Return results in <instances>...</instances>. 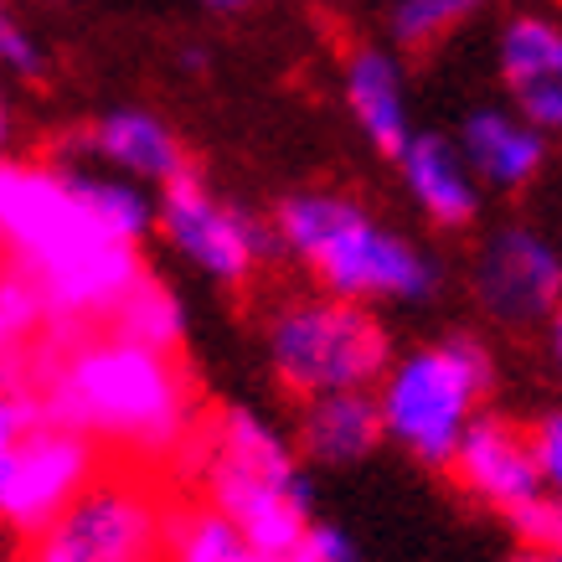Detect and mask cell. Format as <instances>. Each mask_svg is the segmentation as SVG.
<instances>
[{
    "label": "cell",
    "instance_id": "cell-1",
    "mask_svg": "<svg viewBox=\"0 0 562 562\" xmlns=\"http://www.w3.org/2000/svg\"><path fill=\"white\" fill-rule=\"evenodd\" d=\"M0 254L32 273L57 325H109L124 294L145 279L135 243L88 217L63 166H26L0 155Z\"/></svg>",
    "mask_w": 562,
    "mask_h": 562
},
{
    "label": "cell",
    "instance_id": "cell-2",
    "mask_svg": "<svg viewBox=\"0 0 562 562\" xmlns=\"http://www.w3.org/2000/svg\"><path fill=\"white\" fill-rule=\"evenodd\" d=\"M42 403L52 418L139 460H166L187 449L196 428V392L181 351L120 336L114 325L83 330L52 357Z\"/></svg>",
    "mask_w": 562,
    "mask_h": 562
},
{
    "label": "cell",
    "instance_id": "cell-3",
    "mask_svg": "<svg viewBox=\"0 0 562 562\" xmlns=\"http://www.w3.org/2000/svg\"><path fill=\"white\" fill-rule=\"evenodd\" d=\"M273 238L321 290L357 305H428L443 290V263L403 227L367 212L346 191H294L273 212Z\"/></svg>",
    "mask_w": 562,
    "mask_h": 562
},
{
    "label": "cell",
    "instance_id": "cell-4",
    "mask_svg": "<svg viewBox=\"0 0 562 562\" xmlns=\"http://www.w3.org/2000/svg\"><path fill=\"white\" fill-rule=\"evenodd\" d=\"M206 506H217L269 562H290L315 527V480L290 428L254 408H222L202 434Z\"/></svg>",
    "mask_w": 562,
    "mask_h": 562
},
{
    "label": "cell",
    "instance_id": "cell-5",
    "mask_svg": "<svg viewBox=\"0 0 562 562\" xmlns=\"http://www.w3.org/2000/svg\"><path fill=\"white\" fill-rule=\"evenodd\" d=\"M491 392L495 351L485 336L449 330V336L408 346L387 361V372L376 382L387 443L424 470H449L464 434L480 424Z\"/></svg>",
    "mask_w": 562,
    "mask_h": 562
},
{
    "label": "cell",
    "instance_id": "cell-6",
    "mask_svg": "<svg viewBox=\"0 0 562 562\" xmlns=\"http://www.w3.org/2000/svg\"><path fill=\"white\" fill-rule=\"evenodd\" d=\"M392 357L397 351H392V336L376 321V310L341 300L321 284L300 294H279L263 310V361L294 403L321 397V392L376 387Z\"/></svg>",
    "mask_w": 562,
    "mask_h": 562
},
{
    "label": "cell",
    "instance_id": "cell-7",
    "mask_svg": "<svg viewBox=\"0 0 562 562\" xmlns=\"http://www.w3.org/2000/svg\"><path fill=\"white\" fill-rule=\"evenodd\" d=\"M171 516L135 475H99L21 562H166Z\"/></svg>",
    "mask_w": 562,
    "mask_h": 562
},
{
    "label": "cell",
    "instance_id": "cell-8",
    "mask_svg": "<svg viewBox=\"0 0 562 562\" xmlns=\"http://www.w3.org/2000/svg\"><path fill=\"white\" fill-rule=\"evenodd\" d=\"M166 248L181 263L222 284V290H238L248 284L263 258L279 248L273 227L263 217H254L248 206L227 202L222 191H212L196 171H181L176 181L160 187V227H155Z\"/></svg>",
    "mask_w": 562,
    "mask_h": 562
},
{
    "label": "cell",
    "instance_id": "cell-9",
    "mask_svg": "<svg viewBox=\"0 0 562 562\" xmlns=\"http://www.w3.org/2000/svg\"><path fill=\"white\" fill-rule=\"evenodd\" d=\"M99 480V439L63 418L42 424L0 454V531L36 542Z\"/></svg>",
    "mask_w": 562,
    "mask_h": 562
},
{
    "label": "cell",
    "instance_id": "cell-10",
    "mask_svg": "<svg viewBox=\"0 0 562 562\" xmlns=\"http://www.w3.org/2000/svg\"><path fill=\"white\" fill-rule=\"evenodd\" d=\"M470 294L501 330L547 325L562 305V243L531 222H501L470 258Z\"/></svg>",
    "mask_w": 562,
    "mask_h": 562
},
{
    "label": "cell",
    "instance_id": "cell-11",
    "mask_svg": "<svg viewBox=\"0 0 562 562\" xmlns=\"http://www.w3.org/2000/svg\"><path fill=\"white\" fill-rule=\"evenodd\" d=\"M449 475L460 480V491L475 506L501 516L506 527H521L547 501V480L542 464H537V449H531V428H516L501 413H480V424L464 434Z\"/></svg>",
    "mask_w": 562,
    "mask_h": 562
},
{
    "label": "cell",
    "instance_id": "cell-12",
    "mask_svg": "<svg viewBox=\"0 0 562 562\" xmlns=\"http://www.w3.org/2000/svg\"><path fill=\"white\" fill-rule=\"evenodd\" d=\"M63 155L68 160H93L103 171H120L155 191L166 181H176L181 171H191L181 135L160 114H150V109H109L88 130H78Z\"/></svg>",
    "mask_w": 562,
    "mask_h": 562
},
{
    "label": "cell",
    "instance_id": "cell-13",
    "mask_svg": "<svg viewBox=\"0 0 562 562\" xmlns=\"http://www.w3.org/2000/svg\"><path fill=\"white\" fill-rule=\"evenodd\" d=\"M501 88L521 120L562 135V26L547 16H512L495 36Z\"/></svg>",
    "mask_w": 562,
    "mask_h": 562
},
{
    "label": "cell",
    "instance_id": "cell-14",
    "mask_svg": "<svg viewBox=\"0 0 562 562\" xmlns=\"http://www.w3.org/2000/svg\"><path fill=\"white\" fill-rule=\"evenodd\" d=\"M470 171L480 176L485 191H501V196H521L542 181L547 155H552V135L537 130L531 120H521L512 103H485V109H470L454 130Z\"/></svg>",
    "mask_w": 562,
    "mask_h": 562
},
{
    "label": "cell",
    "instance_id": "cell-15",
    "mask_svg": "<svg viewBox=\"0 0 562 562\" xmlns=\"http://www.w3.org/2000/svg\"><path fill=\"white\" fill-rule=\"evenodd\" d=\"M397 176H403L408 202L418 206L439 233H464V227L480 222L485 187H480V176L470 171V160H464L454 135L418 130V135L403 145V155H397Z\"/></svg>",
    "mask_w": 562,
    "mask_h": 562
},
{
    "label": "cell",
    "instance_id": "cell-16",
    "mask_svg": "<svg viewBox=\"0 0 562 562\" xmlns=\"http://www.w3.org/2000/svg\"><path fill=\"white\" fill-rule=\"evenodd\" d=\"M341 99L351 124L361 130V139L376 155H387V160H397L403 145L418 135L408 103V72L376 42H361V47H351L341 57Z\"/></svg>",
    "mask_w": 562,
    "mask_h": 562
},
{
    "label": "cell",
    "instance_id": "cell-17",
    "mask_svg": "<svg viewBox=\"0 0 562 562\" xmlns=\"http://www.w3.org/2000/svg\"><path fill=\"white\" fill-rule=\"evenodd\" d=\"M290 434L300 454L321 470H351L367 464L387 443L382 408H376V387L357 392H321V397H300L290 418Z\"/></svg>",
    "mask_w": 562,
    "mask_h": 562
},
{
    "label": "cell",
    "instance_id": "cell-18",
    "mask_svg": "<svg viewBox=\"0 0 562 562\" xmlns=\"http://www.w3.org/2000/svg\"><path fill=\"white\" fill-rule=\"evenodd\" d=\"M63 171H68L78 202L88 206V217L99 222L103 233H114L120 243H145L160 227V191L150 196L145 181H130L120 171H103L93 160H68L63 155Z\"/></svg>",
    "mask_w": 562,
    "mask_h": 562
},
{
    "label": "cell",
    "instance_id": "cell-19",
    "mask_svg": "<svg viewBox=\"0 0 562 562\" xmlns=\"http://www.w3.org/2000/svg\"><path fill=\"white\" fill-rule=\"evenodd\" d=\"M166 562H269L217 506H191L171 516Z\"/></svg>",
    "mask_w": 562,
    "mask_h": 562
},
{
    "label": "cell",
    "instance_id": "cell-20",
    "mask_svg": "<svg viewBox=\"0 0 562 562\" xmlns=\"http://www.w3.org/2000/svg\"><path fill=\"white\" fill-rule=\"evenodd\" d=\"M114 330L120 336H135L145 346H160V351H181L187 341V305L171 284H160L155 273H145L135 290L124 294V305L114 310Z\"/></svg>",
    "mask_w": 562,
    "mask_h": 562
},
{
    "label": "cell",
    "instance_id": "cell-21",
    "mask_svg": "<svg viewBox=\"0 0 562 562\" xmlns=\"http://www.w3.org/2000/svg\"><path fill=\"white\" fill-rule=\"evenodd\" d=\"M485 0H397L387 16V32L397 47H434L443 36H454L464 21H475Z\"/></svg>",
    "mask_w": 562,
    "mask_h": 562
},
{
    "label": "cell",
    "instance_id": "cell-22",
    "mask_svg": "<svg viewBox=\"0 0 562 562\" xmlns=\"http://www.w3.org/2000/svg\"><path fill=\"white\" fill-rule=\"evenodd\" d=\"M47 325H57V315H52L42 284L21 269H0V336L26 351Z\"/></svg>",
    "mask_w": 562,
    "mask_h": 562
},
{
    "label": "cell",
    "instance_id": "cell-23",
    "mask_svg": "<svg viewBox=\"0 0 562 562\" xmlns=\"http://www.w3.org/2000/svg\"><path fill=\"white\" fill-rule=\"evenodd\" d=\"M0 72L26 78V83L47 72V52L32 36V26L16 16V0H0Z\"/></svg>",
    "mask_w": 562,
    "mask_h": 562
},
{
    "label": "cell",
    "instance_id": "cell-24",
    "mask_svg": "<svg viewBox=\"0 0 562 562\" xmlns=\"http://www.w3.org/2000/svg\"><path fill=\"white\" fill-rule=\"evenodd\" d=\"M47 418V403L36 397V392H26V387H0V454L5 449H16L26 434H32L36 424Z\"/></svg>",
    "mask_w": 562,
    "mask_h": 562
},
{
    "label": "cell",
    "instance_id": "cell-25",
    "mask_svg": "<svg viewBox=\"0 0 562 562\" xmlns=\"http://www.w3.org/2000/svg\"><path fill=\"white\" fill-rule=\"evenodd\" d=\"M290 562H361V547L341 521L315 516V527L305 531V542H300V552H294Z\"/></svg>",
    "mask_w": 562,
    "mask_h": 562
},
{
    "label": "cell",
    "instance_id": "cell-26",
    "mask_svg": "<svg viewBox=\"0 0 562 562\" xmlns=\"http://www.w3.org/2000/svg\"><path fill=\"white\" fill-rule=\"evenodd\" d=\"M531 449H537V464H542L547 495L562 501V408H547L537 424H531Z\"/></svg>",
    "mask_w": 562,
    "mask_h": 562
},
{
    "label": "cell",
    "instance_id": "cell-27",
    "mask_svg": "<svg viewBox=\"0 0 562 562\" xmlns=\"http://www.w3.org/2000/svg\"><path fill=\"white\" fill-rule=\"evenodd\" d=\"M542 336H547V357H552V367L562 372V305L552 310V321L542 325Z\"/></svg>",
    "mask_w": 562,
    "mask_h": 562
},
{
    "label": "cell",
    "instance_id": "cell-28",
    "mask_svg": "<svg viewBox=\"0 0 562 562\" xmlns=\"http://www.w3.org/2000/svg\"><path fill=\"white\" fill-rule=\"evenodd\" d=\"M16 361H21V346H11L5 336H0V387L16 382Z\"/></svg>",
    "mask_w": 562,
    "mask_h": 562
},
{
    "label": "cell",
    "instance_id": "cell-29",
    "mask_svg": "<svg viewBox=\"0 0 562 562\" xmlns=\"http://www.w3.org/2000/svg\"><path fill=\"white\" fill-rule=\"evenodd\" d=\"M5 145H11V103L0 93V155H5Z\"/></svg>",
    "mask_w": 562,
    "mask_h": 562
},
{
    "label": "cell",
    "instance_id": "cell-30",
    "mask_svg": "<svg viewBox=\"0 0 562 562\" xmlns=\"http://www.w3.org/2000/svg\"><path fill=\"white\" fill-rule=\"evenodd\" d=\"M206 5H212V11H248L254 0H206Z\"/></svg>",
    "mask_w": 562,
    "mask_h": 562
},
{
    "label": "cell",
    "instance_id": "cell-31",
    "mask_svg": "<svg viewBox=\"0 0 562 562\" xmlns=\"http://www.w3.org/2000/svg\"><path fill=\"white\" fill-rule=\"evenodd\" d=\"M0 562H5V558H0Z\"/></svg>",
    "mask_w": 562,
    "mask_h": 562
}]
</instances>
